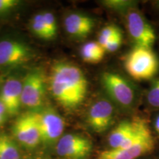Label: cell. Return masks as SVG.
Listing matches in <instances>:
<instances>
[{
	"label": "cell",
	"mask_w": 159,
	"mask_h": 159,
	"mask_svg": "<svg viewBox=\"0 0 159 159\" xmlns=\"http://www.w3.org/2000/svg\"><path fill=\"white\" fill-rule=\"evenodd\" d=\"M49 89L55 101L63 108L75 109L82 104L88 91V80L77 66L58 61L52 66Z\"/></svg>",
	"instance_id": "1"
},
{
	"label": "cell",
	"mask_w": 159,
	"mask_h": 159,
	"mask_svg": "<svg viewBox=\"0 0 159 159\" xmlns=\"http://www.w3.org/2000/svg\"><path fill=\"white\" fill-rule=\"evenodd\" d=\"M12 131L15 139L27 148H34L41 142L35 113L33 111L18 117Z\"/></svg>",
	"instance_id": "7"
},
{
	"label": "cell",
	"mask_w": 159,
	"mask_h": 159,
	"mask_svg": "<svg viewBox=\"0 0 159 159\" xmlns=\"http://www.w3.org/2000/svg\"><path fill=\"white\" fill-rule=\"evenodd\" d=\"M32 57V49L25 43L14 40L0 41V66L23 64Z\"/></svg>",
	"instance_id": "10"
},
{
	"label": "cell",
	"mask_w": 159,
	"mask_h": 159,
	"mask_svg": "<svg viewBox=\"0 0 159 159\" xmlns=\"http://www.w3.org/2000/svg\"><path fill=\"white\" fill-rule=\"evenodd\" d=\"M142 119H136L134 120H123L111 131L108 136V144L111 149H117L123 142L134 136L139 130L143 122Z\"/></svg>",
	"instance_id": "14"
},
{
	"label": "cell",
	"mask_w": 159,
	"mask_h": 159,
	"mask_svg": "<svg viewBox=\"0 0 159 159\" xmlns=\"http://www.w3.org/2000/svg\"><path fill=\"white\" fill-rule=\"evenodd\" d=\"M19 150L14 141L5 134H0V159H20Z\"/></svg>",
	"instance_id": "16"
},
{
	"label": "cell",
	"mask_w": 159,
	"mask_h": 159,
	"mask_svg": "<svg viewBox=\"0 0 159 159\" xmlns=\"http://www.w3.org/2000/svg\"><path fill=\"white\" fill-rule=\"evenodd\" d=\"M154 127H155V130H156V132L159 134V114L157 116V117L156 118V120H155Z\"/></svg>",
	"instance_id": "25"
},
{
	"label": "cell",
	"mask_w": 159,
	"mask_h": 159,
	"mask_svg": "<svg viewBox=\"0 0 159 159\" xmlns=\"http://www.w3.org/2000/svg\"><path fill=\"white\" fill-rule=\"evenodd\" d=\"M115 114V107L110 100L99 99L89 108L87 123L91 130L98 134H102L110 128L114 122Z\"/></svg>",
	"instance_id": "9"
},
{
	"label": "cell",
	"mask_w": 159,
	"mask_h": 159,
	"mask_svg": "<svg viewBox=\"0 0 159 159\" xmlns=\"http://www.w3.org/2000/svg\"><path fill=\"white\" fill-rule=\"evenodd\" d=\"M92 150V144L86 137L78 134H66L56 144L58 156L66 159H85Z\"/></svg>",
	"instance_id": "8"
},
{
	"label": "cell",
	"mask_w": 159,
	"mask_h": 159,
	"mask_svg": "<svg viewBox=\"0 0 159 159\" xmlns=\"http://www.w3.org/2000/svg\"><path fill=\"white\" fill-rule=\"evenodd\" d=\"M95 26L93 18L81 13H71L65 18L64 27L67 33L75 39H84Z\"/></svg>",
	"instance_id": "13"
},
{
	"label": "cell",
	"mask_w": 159,
	"mask_h": 159,
	"mask_svg": "<svg viewBox=\"0 0 159 159\" xmlns=\"http://www.w3.org/2000/svg\"><path fill=\"white\" fill-rule=\"evenodd\" d=\"M121 30L118 26L115 25H110L105 26V27L101 30L98 35V42L102 47H104L106 43L110 40L114 38L115 35L120 33Z\"/></svg>",
	"instance_id": "19"
},
{
	"label": "cell",
	"mask_w": 159,
	"mask_h": 159,
	"mask_svg": "<svg viewBox=\"0 0 159 159\" xmlns=\"http://www.w3.org/2000/svg\"><path fill=\"white\" fill-rule=\"evenodd\" d=\"M125 16L127 29L135 47L151 48L156 41V35L144 15L135 7L129 11Z\"/></svg>",
	"instance_id": "4"
},
{
	"label": "cell",
	"mask_w": 159,
	"mask_h": 159,
	"mask_svg": "<svg viewBox=\"0 0 159 159\" xmlns=\"http://www.w3.org/2000/svg\"><path fill=\"white\" fill-rule=\"evenodd\" d=\"M21 90L22 83L15 77L7 79L4 84L0 100L5 106L7 115L14 116L19 113L21 105Z\"/></svg>",
	"instance_id": "12"
},
{
	"label": "cell",
	"mask_w": 159,
	"mask_h": 159,
	"mask_svg": "<svg viewBox=\"0 0 159 159\" xmlns=\"http://www.w3.org/2000/svg\"><path fill=\"white\" fill-rule=\"evenodd\" d=\"M105 50L98 42L89 41L80 49V56L85 63H97L100 62L105 56Z\"/></svg>",
	"instance_id": "15"
},
{
	"label": "cell",
	"mask_w": 159,
	"mask_h": 159,
	"mask_svg": "<svg viewBox=\"0 0 159 159\" xmlns=\"http://www.w3.org/2000/svg\"><path fill=\"white\" fill-rule=\"evenodd\" d=\"M147 98L149 105L153 108H159V78L152 83Z\"/></svg>",
	"instance_id": "20"
},
{
	"label": "cell",
	"mask_w": 159,
	"mask_h": 159,
	"mask_svg": "<svg viewBox=\"0 0 159 159\" xmlns=\"http://www.w3.org/2000/svg\"><path fill=\"white\" fill-rule=\"evenodd\" d=\"M125 70L136 80H148L156 76L159 69V61L151 48L134 47L125 56Z\"/></svg>",
	"instance_id": "2"
},
{
	"label": "cell",
	"mask_w": 159,
	"mask_h": 159,
	"mask_svg": "<svg viewBox=\"0 0 159 159\" xmlns=\"http://www.w3.org/2000/svg\"><path fill=\"white\" fill-rule=\"evenodd\" d=\"M31 29L33 33L40 39L51 40V38L45 27L42 13H39L34 16L31 21Z\"/></svg>",
	"instance_id": "18"
},
{
	"label": "cell",
	"mask_w": 159,
	"mask_h": 159,
	"mask_svg": "<svg viewBox=\"0 0 159 159\" xmlns=\"http://www.w3.org/2000/svg\"><path fill=\"white\" fill-rule=\"evenodd\" d=\"M7 115V110H6L5 106L4 104L0 100V125H2V123L5 122L6 116Z\"/></svg>",
	"instance_id": "24"
},
{
	"label": "cell",
	"mask_w": 159,
	"mask_h": 159,
	"mask_svg": "<svg viewBox=\"0 0 159 159\" xmlns=\"http://www.w3.org/2000/svg\"><path fill=\"white\" fill-rule=\"evenodd\" d=\"M41 141L44 144H57L65 128V122L59 113L52 107L35 111Z\"/></svg>",
	"instance_id": "5"
},
{
	"label": "cell",
	"mask_w": 159,
	"mask_h": 159,
	"mask_svg": "<svg viewBox=\"0 0 159 159\" xmlns=\"http://www.w3.org/2000/svg\"><path fill=\"white\" fill-rule=\"evenodd\" d=\"M19 5L18 0H0V15L6 14Z\"/></svg>",
	"instance_id": "23"
},
{
	"label": "cell",
	"mask_w": 159,
	"mask_h": 159,
	"mask_svg": "<svg viewBox=\"0 0 159 159\" xmlns=\"http://www.w3.org/2000/svg\"><path fill=\"white\" fill-rule=\"evenodd\" d=\"M42 14L47 30L51 39H53L57 34V24L55 16L50 12H44Z\"/></svg>",
	"instance_id": "21"
},
{
	"label": "cell",
	"mask_w": 159,
	"mask_h": 159,
	"mask_svg": "<svg viewBox=\"0 0 159 159\" xmlns=\"http://www.w3.org/2000/svg\"><path fill=\"white\" fill-rule=\"evenodd\" d=\"M101 82L111 101L122 108H130L136 100L135 89L122 75L112 71H105L101 77Z\"/></svg>",
	"instance_id": "3"
},
{
	"label": "cell",
	"mask_w": 159,
	"mask_h": 159,
	"mask_svg": "<svg viewBox=\"0 0 159 159\" xmlns=\"http://www.w3.org/2000/svg\"><path fill=\"white\" fill-rule=\"evenodd\" d=\"M155 143L152 134L130 148L110 149L99 152L98 159H136L154 149Z\"/></svg>",
	"instance_id": "11"
},
{
	"label": "cell",
	"mask_w": 159,
	"mask_h": 159,
	"mask_svg": "<svg viewBox=\"0 0 159 159\" xmlns=\"http://www.w3.org/2000/svg\"><path fill=\"white\" fill-rule=\"evenodd\" d=\"M45 93V79L40 70L34 69L26 75L22 83L21 105L35 110L43 104Z\"/></svg>",
	"instance_id": "6"
},
{
	"label": "cell",
	"mask_w": 159,
	"mask_h": 159,
	"mask_svg": "<svg viewBox=\"0 0 159 159\" xmlns=\"http://www.w3.org/2000/svg\"><path fill=\"white\" fill-rule=\"evenodd\" d=\"M122 33L120 32L118 34L115 35L112 39L110 40L106 45L104 47L105 52H114L120 48L122 43Z\"/></svg>",
	"instance_id": "22"
},
{
	"label": "cell",
	"mask_w": 159,
	"mask_h": 159,
	"mask_svg": "<svg viewBox=\"0 0 159 159\" xmlns=\"http://www.w3.org/2000/svg\"><path fill=\"white\" fill-rule=\"evenodd\" d=\"M153 5H154V7H156L157 10H158V11H159V0H158V1L154 2Z\"/></svg>",
	"instance_id": "26"
},
{
	"label": "cell",
	"mask_w": 159,
	"mask_h": 159,
	"mask_svg": "<svg viewBox=\"0 0 159 159\" xmlns=\"http://www.w3.org/2000/svg\"><path fill=\"white\" fill-rule=\"evenodd\" d=\"M101 4L105 8L125 15L129 11L136 7L137 2L132 0H104L101 1Z\"/></svg>",
	"instance_id": "17"
}]
</instances>
